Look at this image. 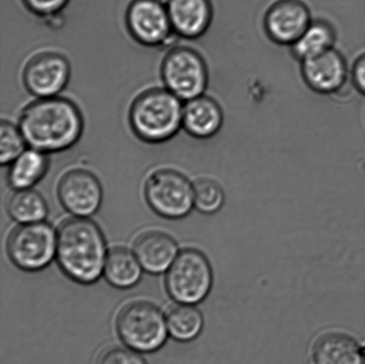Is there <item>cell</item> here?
<instances>
[{
  "instance_id": "7402d4cb",
  "label": "cell",
  "mask_w": 365,
  "mask_h": 364,
  "mask_svg": "<svg viewBox=\"0 0 365 364\" xmlns=\"http://www.w3.org/2000/svg\"><path fill=\"white\" fill-rule=\"evenodd\" d=\"M168 331L180 342L195 340L204 327L202 313L193 305L180 304L171 308L166 316Z\"/></svg>"
},
{
  "instance_id": "d6986e66",
  "label": "cell",
  "mask_w": 365,
  "mask_h": 364,
  "mask_svg": "<svg viewBox=\"0 0 365 364\" xmlns=\"http://www.w3.org/2000/svg\"><path fill=\"white\" fill-rule=\"evenodd\" d=\"M48 167V155L28 147L10 164L7 181L14 190L31 189L43 180Z\"/></svg>"
},
{
  "instance_id": "7c38bea8",
  "label": "cell",
  "mask_w": 365,
  "mask_h": 364,
  "mask_svg": "<svg viewBox=\"0 0 365 364\" xmlns=\"http://www.w3.org/2000/svg\"><path fill=\"white\" fill-rule=\"evenodd\" d=\"M61 204L78 217H89L102 205L103 192L101 183L91 171L76 169L63 175L57 187Z\"/></svg>"
},
{
  "instance_id": "8992f818",
  "label": "cell",
  "mask_w": 365,
  "mask_h": 364,
  "mask_svg": "<svg viewBox=\"0 0 365 364\" xmlns=\"http://www.w3.org/2000/svg\"><path fill=\"white\" fill-rule=\"evenodd\" d=\"M160 78L165 88L182 101L205 94L210 74L205 59L188 46H176L164 56Z\"/></svg>"
},
{
  "instance_id": "d4e9b609",
  "label": "cell",
  "mask_w": 365,
  "mask_h": 364,
  "mask_svg": "<svg viewBox=\"0 0 365 364\" xmlns=\"http://www.w3.org/2000/svg\"><path fill=\"white\" fill-rule=\"evenodd\" d=\"M98 364H146L137 351L130 348H113L106 351Z\"/></svg>"
},
{
  "instance_id": "484cf974",
  "label": "cell",
  "mask_w": 365,
  "mask_h": 364,
  "mask_svg": "<svg viewBox=\"0 0 365 364\" xmlns=\"http://www.w3.org/2000/svg\"><path fill=\"white\" fill-rule=\"evenodd\" d=\"M25 6L39 17H51L66 9L70 0H23Z\"/></svg>"
},
{
  "instance_id": "44dd1931",
  "label": "cell",
  "mask_w": 365,
  "mask_h": 364,
  "mask_svg": "<svg viewBox=\"0 0 365 364\" xmlns=\"http://www.w3.org/2000/svg\"><path fill=\"white\" fill-rule=\"evenodd\" d=\"M11 219L19 224L43 222L48 213V207L43 196L34 189L14 190L6 203Z\"/></svg>"
},
{
  "instance_id": "277c9868",
  "label": "cell",
  "mask_w": 365,
  "mask_h": 364,
  "mask_svg": "<svg viewBox=\"0 0 365 364\" xmlns=\"http://www.w3.org/2000/svg\"><path fill=\"white\" fill-rule=\"evenodd\" d=\"M115 327L121 341L137 352L158 350L169 334L162 310L148 301H133L124 306L118 313Z\"/></svg>"
},
{
  "instance_id": "8fae6325",
  "label": "cell",
  "mask_w": 365,
  "mask_h": 364,
  "mask_svg": "<svg viewBox=\"0 0 365 364\" xmlns=\"http://www.w3.org/2000/svg\"><path fill=\"white\" fill-rule=\"evenodd\" d=\"M312 21L304 0H274L264 14L263 28L270 41L291 48Z\"/></svg>"
},
{
  "instance_id": "ba28073f",
  "label": "cell",
  "mask_w": 365,
  "mask_h": 364,
  "mask_svg": "<svg viewBox=\"0 0 365 364\" xmlns=\"http://www.w3.org/2000/svg\"><path fill=\"white\" fill-rule=\"evenodd\" d=\"M145 197L157 215L180 219L195 208L193 183L180 171L162 169L150 175L145 184Z\"/></svg>"
},
{
  "instance_id": "3957f363",
  "label": "cell",
  "mask_w": 365,
  "mask_h": 364,
  "mask_svg": "<svg viewBox=\"0 0 365 364\" xmlns=\"http://www.w3.org/2000/svg\"><path fill=\"white\" fill-rule=\"evenodd\" d=\"M184 105L165 88L140 93L128 110V123L134 135L148 144H163L182 128Z\"/></svg>"
},
{
  "instance_id": "4fadbf2b",
  "label": "cell",
  "mask_w": 365,
  "mask_h": 364,
  "mask_svg": "<svg viewBox=\"0 0 365 364\" xmlns=\"http://www.w3.org/2000/svg\"><path fill=\"white\" fill-rule=\"evenodd\" d=\"M299 63L303 81L317 94H336L350 76L345 56L335 48Z\"/></svg>"
},
{
  "instance_id": "30bf717a",
  "label": "cell",
  "mask_w": 365,
  "mask_h": 364,
  "mask_svg": "<svg viewBox=\"0 0 365 364\" xmlns=\"http://www.w3.org/2000/svg\"><path fill=\"white\" fill-rule=\"evenodd\" d=\"M71 73L70 62L62 53L42 52L28 61L23 71V82L35 98H53L67 87Z\"/></svg>"
},
{
  "instance_id": "cb8c5ba5",
  "label": "cell",
  "mask_w": 365,
  "mask_h": 364,
  "mask_svg": "<svg viewBox=\"0 0 365 364\" xmlns=\"http://www.w3.org/2000/svg\"><path fill=\"white\" fill-rule=\"evenodd\" d=\"M29 147L19 126L2 120L0 126V162L2 166L10 165Z\"/></svg>"
},
{
  "instance_id": "5b68a950",
  "label": "cell",
  "mask_w": 365,
  "mask_h": 364,
  "mask_svg": "<svg viewBox=\"0 0 365 364\" xmlns=\"http://www.w3.org/2000/svg\"><path fill=\"white\" fill-rule=\"evenodd\" d=\"M213 271L209 259L195 249H182L167 271L168 294L178 304L198 305L210 295Z\"/></svg>"
},
{
  "instance_id": "5bb4252c",
  "label": "cell",
  "mask_w": 365,
  "mask_h": 364,
  "mask_svg": "<svg viewBox=\"0 0 365 364\" xmlns=\"http://www.w3.org/2000/svg\"><path fill=\"white\" fill-rule=\"evenodd\" d=\"M166 6L175 34L182 38H200L212 24L211 0H168Z\"/></svg>"
},
{
  "instance_id": "6da1fadb",
  "label": "cell",
  "mask_w": 365,
  "mask_h": 364,
  "mask_svg": "<svg viewBox=\"0 0 365 364\" xmlns=\"http://www.w3.org/2000/svg\"><path fill=\"white\" fill-rule=\"evenodd\" d=\"M29 147L46 153L66 151L80 140L83 115L70 99L37 98L21 110L18 123Z\"/></svg>"
},
{
  "instance_id": "ac0fdd59",
  "label": "cell",
  "mask_w": 365,
  "mask_h": 364,
  "mask_svg": "<svg viewBox=\"0 0 365 364\" xmlns=\"http://www.w3.org/2000/svg\"><path fill=\"white\" fill-rule=\"evenodd\" d=\"M336 41L337 31L330 21L313 19L298 41L289 48L293 58L302 63L334 48Z\"/></svg>"
},
{
  "instance_id": "4316f807",
  "label": "cell",
  "mask_w": 365,
  "mask_h": 364,
  "mask_svg": "<svg viewBox=\"0 0 365 364\" xmlns=\"http://www.w3.org/2000/svg\"><path fill=\"white\" fill-rule=\"evenodd\" d=\"M351 82L361 95L365 96V52L356 57L351 69H350Z\"/></svg>"
},
{
  "instance_id": "ffe728a7",
  "label": "cell",
  "mask_w": 365,
  "mask_h": 364,
  "mask_svg": "<svg viewBox=\"0 0 365 364\" xmlns=\"http://www.w3.org/2000/svg\"><path fill=\"white\" fill-rule=\"evenodd\" d=\"M143 270L134 252L126 248L115 247L107 255L103 276L113 287L128 290L140 281Z\"/></svg>"
},
{
  "instance_id": "2e32d148",
  "label": "cell",
  "mask_w": 365,
  "mask_h": 364,
  "mask_svg": "<svg viewBox=\"0 0 365 364\" xmlns=\"http://www.w3.org/2000/svg\"><path fill=\"white\" fill-rule=\"evenodd\" d=\"M133 252L145 272L160 274L167 273L180 251L177 241L170 234L148 231L135 239Z\"/></svg>"
},
{
  "instance_id": "52a82bcc",
  "label": "cell",
  "mask_w": 365,
  "mask_h": 364,
  "mask_svg": "<svg viewBox=\"0 0 365 364\" xmlns=\"http://www.w3.org/2000/svg\"><path fill=\"white\" fill-rule=\"evenodd\" d=\"M57 234L49 224H20L11 232L6 252L11 261L25 272H38L56 256Z\"/></svg>"
},
{
  "instance_id": "7a4b0ae2",
  "label": "cell",
  "mask_w": 365,
  "mask_h": 364,
  "mask_svg": "<svg viewBox=\"0 0 365 364\" xmlns=\"http://www.w3.org/2000/svg\"><path fill=\"white\" fill-rule=\"evenodd\" d=\"M108 252L101 228L88 217H71L57 231V263L75 283H96L103 274Z\"/></svg>"
},
{
  "instance_id": "9c48e42d",
  "label": "cell",
  "mask_w": 365,
  "mask_h": 364,
  "mask_svg": "<svg viewBox=\"0 0 365 364\" xmlns=\"http://www.w3.org/2000/svg\"><path fill=\"white\" fill-rule=\"evenodd\" d=\"M125 21L131 37L150 48L166 45L175 34L167 6L160 0H133Z\"/></svg>"
},
{
  "instance_id": "9a60e30c",
  "label": "cell",
  "mask_w": 365,
  "mask_h": 364,
  "mask_svg": "<svg viewBox=\"0 0 365 364\" xmlns=\"http://www.w3.org/2000/svg\"><path fill=\"white\" fill-rule=\"evenodd\" d=\"M223 108L216 99L205 94L188 100L182 110V128L192 137L207 140L223 128Z\"/></svg>"
},
{
  "instance_id": "603a6c76",
  "label": "cell",
  "mask_w": 365,
  "mask_h": 364,
  "mask_svg": "<svg viewBox=\"0 0 365 364\" xmlns=\"http://www.w3.org/2000/svg\"><path fill=\"white\" fill-rule=\"evenodd\" d=\"M195 208L205 215H213L223 208L225 194L221 185L210 178H200L193 183Z\"/></svg>"
},
{
  "instance_id": "e0dca14e",
  "label": "cell",
  "mask_w": 365,
  "mask_h": 364,
  "mask_svg": "<svg viewBox=\"0 0 365 364\" xmlns=\"http://www.w3.org/2000/svg\"><path fill=\"white\" fill-rule=\"evenodd\" d=\"M316 364H362V349L353 338L342 333L324 335L313 351Z\"/></svg>"
}]
</instances>
